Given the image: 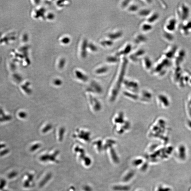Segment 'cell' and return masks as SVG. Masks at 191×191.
<instances>
[{"label":"cell","instance_id":"cell-22","mask_svg":"<svg viewBox=\"0 0 191 191\" xmlns=\"http://www.w3.org/2000/svg\"><path fill=\"white\" fill-rule=\"evenodd\" d=\"M131 49V46L130 45H127L124 48V50H122L121 52H119V54L118 55L128 54L130 52V51Z\"/></svg>","mask_w":191,"mask_h":191},{"label":"cell","instance_id":"cell-24","mask_svg":"<svg viewBox=\"0 0 191 191\" xmlns=\"http://www.w3.org/2000/svg\"><path fill=\"white\" fill-rule=\"evenodd\" d=\"M101 44L104 47H109L112 45L113 42L112 40L109 39L107 40H105L101 42Z\"/></svg>","mask_w":191,"mask_h":191},{"label":"cell","instance_id":"cell-20","mask_svg":"<svg viewBox=\"0 0 191 191\" xmlns=\"http://www.w3.org/2000/svg\"><path fill=\"white\" fill-rule=\"evenodd\" d=\"M152 25L150 23H147L143 24L141 26V29L142 31L145 32H148L151 30L152 29Z\"/></svg>","mask_w":191,"mask_h":191},{"label":"cell","instance_id":"cell-31","mask_svg":"<svg viewBox=\"0 0 191 191\" xmlns=\"http://www.w3.org/2000/svg\"><path fill=\"white\" fill-rule=\"evenodd\" d=\"M5 146H6V145L5 144L0 145V149L4 147Z\"/></svg>","mask_w":191,"mask_h":191},{"label":"cell","instance_id":"cell-27","mask_svg":"<svg viewBox=\"0 0 191 191\" xmlns=\"http://www.w3.org/2000/svg\"><path fill=\"white\" fill-rule=\"evenodd\" d=\"M138 9V6L136 4H133L129 6L128 11L130 12H135L137 11Z\"/></svg>","mask_w":191,"mask_h":191},{"label":"cell","instance_id":"cell-23","mask_svg":"<svg viewBox=\"0 0 191 191\" xmlns=\"http://www.w3.org/2000/svg\"><path fill=\"white\" fill-rule=\"evenodd\" d=\"M106 62L110 63H115L118 62L117 56H110L106 60Z\"/></svg>","mask_w":191,"mask_h":191},{"label":"cell","instance_id":"cell-4","mask_svg":"<svg viewBox=\"0 0 191 191\" xmlns=\"http://www.w3.org/2000/svg\"><path fill=\"white\" fill-rule=\"evenodd\" d=\"M123 85L125 86L126 91L130 92L136 93L139 89V85L136 81L131 79H127L126 80H124L123 82Z\"/></svg>","mask_w":191,"mask_h":191},{"label":"cell","instance_id":"cell-18","mask_svg":"<svg viewBox=\"0 0 191 191\" xmlns=\"http://www.w3.org/2000/svg\"><path fill=\"white\" fill-rule=\"evenodd\" d=\"M76 75L78 79L82 82H87L88 80V77L87 75L83 74L82 72H78L76 73Z\"/></svg>","mask_w":191,"mask_h":191},{"label":"cell","instance_id":"cell-12","mask_svg":"<svg viewBox=\"0 0 191 191\" xmlns=\"http://www.w3.org/2000/svg\"><path fill=\"white\" fill-rule=\"evenodd\" d=\"M109 69L105 66H101L96 70L95 73L97 75H102L106 74L109 71Z\"/></svg>","mask_w":191,"mask_h":191},{"label":"cell","instance_id":"cell-17","mask_svg":"<svg viewBox=\"0 0 191 191\" xmlns=\"http://www.w3.org/2000/svg\"><path fill=\"white\" fill-rule=\"evenodd\" d=\"M52 128H53V126L51 124L47 123L44 126L43 128H42V133H44V134H45V133H48L51 130Z\"/></svg>","mask_w":191,"mask_h":191},{"label":"cell","instance_id":"cell-28","mask_svg":"<svg viewBox=\"0 0 191 191\" xmlns=\"http://www.w3.org/2000/svg\"><path fill=\"white\" fill-rule=\"evenodd\" d=\"M12 119L11 116L5 115L2 116V117H0V122H3L10 121Z\"/></svg>","mask_w":191,"mask_h":191},{"label":"cell","instance_id":"cell-1","mask_svg":"<svg viewBox=\"0 0 191 191\" xmlns=\"http://www.w3.org/2000/svg\"><path fill=\"white\" fill-rule=\"evenodd\" d=\"M177 19L182 21L188 20L190 15L189 6L185 3H182L177 6L176 11Z\"/></svg>","mask_w":191,"mask_h":191},{"label":"cell","instance_id":"cell-15","mask_svg":"<svg viewBox=\"0 0 191 191\" xmlns=\"http://www.w3.org/2000/svg\"><path fill=\"white\" fill-rule=\"evenodd\" d=\"M163 36L164 39L168 42H173L175 39V37L173 36V33L167 32H165L164 33Z\"/></svg>","mask_w":191,"mask_h":191},{"label":"cell","instance_id":"cell-26","mask_svg":"<svg viewBox=\"0 0 191 191\" xmlns=\"http://www.w3.org/2000/svg\"><path fill=\"white\" fill-rule=\"evenodd\" d=\"M51 175L50 174H48L47 175V176L45 177L42 180V181L40 182V187H43V186L45 185L48 182L49 180H50L51 178Z\"/></svg>","mask_w":191,"mask_h":191},{"label":"cell","instance_id":"cell-14","mask_svg":"<svg viewBox=\"0 0 191 191\" xmlns=\"http://www.w3.org/2000/svg\"><path fill=\"white\" fill-rule=\"evenodd\" d=\"M30 84L29 82H27L24 85L21 86V88L28 95H30L32 93V90L30 87Z\"/></svg>","mask_w":191,"mask_h":191},{"label":"cell","instance_id":"cell-9","mask_svg":"<svg viewBox=\"0 0 191 191\" xmlns=\"http://www.w3.org/2000/svg\"><path fill=\"white\" fill-rule=\"evenodd\" d=\"M177 50L178 49L175 46H170L165 50L164 56L169 60L173 59Z\"/></svg>","mask_w":191,"mask_h":191},{"label":"cell","instance_id":"cell-30","mask_svg":"<svg viewBox=\"0 0 191 191\" xmlns=\"http://www.w3.org/2000/svg\"><path fill=\"white\" fill-rule=\"evenodd\" d=\"M18 116H19L20 118H22V119H25V118L27 117V114L25 111H20L19 114H18Z\"/></svg>","mask_w":191,"mask_h":191},{"label":"cell","instance_id":"cell-11","mask_svg":"<svg viewBox=\"0 0 191 191\" xmlns=\"http://www.w3.org/2000/svg\"><path fill=\"white\" fill-rule=\"evenodd\" d=\"M159 15L156 13H152L149 16H148L147 23L151 24L152 23H154L158 21L159 19Z\"/></svg>","mask_w":191,"mask_h":191},{"label":"cell","instance_id":"cell-16","mask_svg":"<svg viewBox=\"0 0 191 191\" xmlns=\"http://www.w3.org/2000/svg\"><path fill=\"white\" fill-rule=\"evenodd\" d=\"M122 35V33L120 31L116 32L111 33L108 35L109 39L111 40L114 39H117L118 38H121Z\"/></svg>","mask_w":191,"mask_h":191},{"label":"cell","instance_id":"cell-29","mask_svg":"<svg viewBox=\"0 0 191 191\" xmlns=\"http://www.w3.org/2000/svg\"><path fill=\"white\" fill-rule=\"evenodd\" d=\"M62 83L63 82H62V81L58 79H55L53 82L54 85L56 87H60L62 85Z\"/></svg>","mask_w":191,"mask_h":191},{"label":"cell","instance_id":"cell-2","mask_svg":"<svg viewBox=\"0 0 191 191\" xmlns=\"http://www.w3.org/2000/svg\"><path fill=\"white\" fill-rule=\"evenodd\" d=\"M91 133L87 130L83 128H78L76 130L75 133L74 134V138L83 141L85 142H89L91 140Z\"/></svg>","mask_w":191,"mask_h":191},{"label":"cell","instance_id":"cell-6","mask_svg":"<svg viewBox=\"0 0 191 191\" xmlns=\"http://www.w3.org/2000/svg\"><path fill=\"white\" fill-rule=\"evenodd\" d=\"M180 33L185 36H187L191 33V20L183 21L180 28Z\"/></svg>","mask_w":191,"mask_h":191},{"label":"cell","instance_id":"cell-3","mask_svg":"<svg viewBox=\"0 0 191 191\" xmlns=\"http://www.w3.org/2000/svg\"><path fill=\"white\" fill-rule=\"evenodd\" d=\"M177 26V19L176 18L171 17L165 21L164 25L165 32L173 33L176 30Z\"/></svg>","mask_w":191,"mask_h":191},{"label":"cell","instance_id":"cell-13","mask_svg":"<svg viewBox=\"0 0 191 191\" xmlns=\"http://www.w3.org/2000/svg\"><path fill=\"white\" fill-rule=\"evenodd\" d=\"M66 133V129L64 127H61L59 128L57 133V137L58 141L61 142L63 141Z\"/></svg>","mask_w":191,"mask_h":191},{"label":"cell","instance_id":"cell-8","mask_svg":"<svg viewBox=\"0 0 191 191\" xmlns=\"http://www.w3.org/2000/svg\"><path fill=\"white\" fill-rule=\"evenodd\" d=\"M59 153L58 151H56L51 154H46L40 156V161L43 162H48L49 161L50 162H57V157Z\"/></svg>","mask_w":191,"mask_h":191},{"label":"cell","instance_id":"cell-19","mask_svg":"<svg viewBox=\"0 0 191 191\" xmlns=\"http://www.w3.org/2000/svg\"><path fill=\"white\" fill-rule=\"evenodd\" d=\"M144 67L147 70H149L152 67V63L151 60L148 57H146L144 59Z\"/></svg>","mask_w":191,"mask_h":191},{"label":"cell","instance_id":"cell-5","mask_svg":"<svg viewBox=\"0 0 191 191\" xmlns=\"http://www.w3.org/2000/svg\"><path fill=\"white\" fill-rule=\"evenodd\" d=\"M186 56V53L185 50L180 49L177 50L173 59L174 65L178 66L183 63Z\"/></svg>","mask_w":191,"mask_h":191},{"label":"cell","instance_id":"cell-10","mask_svg":"<svg viewBox=\"0 0 191 191\" xmlns=\"http://www.w3.org/2000/svg\"><path fill=\"white\" fill-rule=\"evenodd\" d=\"M87 91L92 93L100 94L102 92V88L98 83L94 82L91 84L90 87L88 88Z\"/></svg>","mask_w":191,"mask_h":191},{"label":"cell","instance_id":"cell-7","mask_svg":"<svg viewBox=\"0 0 191 191\" xmlns=\"http://www.w3.org/2000/svg\"><path fill=\"white\" fill-rule=\"evenodd\" d=\"M90 104L93 110L95 112L100 110L101 109V104L100 101L94 96L90 95L89 97Z\"/></svg>","mask_w":191,"mask_h":191},{"label":"cell","instance_id":"cell-25","mask_svg":"<svg viewBox=\"0 0 191 191\" xmlns=\"http://www.w3.org/2000/svg\"><path fill=\"white\" fill-rule=\"evenodd\" d=\"M152 13L150 10L148 9L142 10L140 11L139 14L140 15L142 16H149Z\"/></svg>","mask_w":191,"mask_h":191},{"label":"cell","instance_id":"cell-21","mask_svg":"<svg viewBox=\"0 0 191 191\" xmlns=\"http://www.w3.org/2000/svg\"><path fill=\"white\" fill-rule=\"evenodd\" d=\"M41 144L39 142H36L34 143L30 147V151L32 152L36 151V150L39 149L40 148H41Z\"/></svg>","mask_w":191,"mask_h":191}]
</instances>
